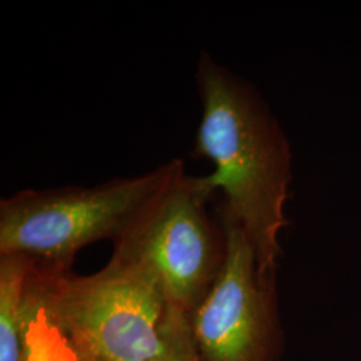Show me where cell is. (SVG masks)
Segmentation results:
<instances>
[{
  "mask_svg": "<svg viewBox=\"0 0 361 361\" xmlns=\"http://www.w3.org/2000/svg\"><path fill=\"white\" fill-rule=\"evenodd\" d=\"M212 195L183 168L114 243L113 255L150 271L169 305L188 314L207 296L226 256L222 222L207 209Z\"/></svg>",
  "mask_w": 361,
  "mask_h": 361,
  "instance_id": "obj_4",
  "label": "cell"
},
{
  "mask_svg": "<svg viewBox=\"0 0 361 361\" xmlns=\"http://www.w3.org/2000/svg\"><path fill=\"white\" fill-rule=\"evenodd\" d=\"M195 80L202 116L194 154L214 165L200 178L210 193L222 190L219 213L245 232L259 279L274 283L292 180L289 145L257 92L207 52L198 58Z\"/></svg>",
  "mask_w": 361,
  "mask_h": 361,
  "instance_id": "obj_1",
  "label": "cell"
},
{
  "mask_svg": "<svg viewBox=\"0 0 361 361\" xmlns=\"http://www.w3.org/2000/svg\"><path fill=\"white\" fill-rule=\"evenodd\" d=\"M27 292L90 361H150L162 347L168 300L154 276L113 255L78 276L32 262Z\"/></svg>",
  "mask_w": 361,
  "mask_h": 361,
  "instance_id": "obj_2",
  "label": "cell"
},
{
  "mask_svg": "<svg viewBox=\"0 0 361 361\" xmlns=\"http://www.w3.org/2000/svg\"><path fill=\"white\" fill-rule=\"evenodd\" d=\"M183 166L180 159L101 185L26 189L0 202V256L20 255L49 271H70L78 252L116 240Z\"/></svg>",
  "mask_w": 361,
  "mask_h": 361,
  "instance_id": "obj_3",
  "label": "cell"
},
{
  "mask_svg": "<svg viewBox=\"0 0 361 361\" xmlns=\"http://www.w3.org/2000/svg\"><path fill=\"white\" fill-rule=\"evenodd\" d=\"M150 361H204L195 347L188 313L168 304L162 322V347Z\"/></svg>",
  "mask_w": 361,
  "mask_h": 361,
  "instance_id": "obj_8",
  "label": "cell"
},
{
  "mask_svg": "<svg viewBox=\"0 0 361 361\" xmlns=\"http://www.w3.org/2000/svg\"><path fill=\"white\" fill-rule=\"evenodd\" d=\"M226 256L207 296L189 313L204 361H273L277 343L274 283L259 279L245 232L219 213Z\"/></svg>",
  "mask_w": 361,
  "mask_h": 361,
  "instance_id": "obj_5",
  "label": "cell"
},
{
  "mask_svg": "<svg viewBox=\"0 0 361 361\" xmlns=\"http://www.w3.org/2000/svg\"><path fill=\"white\" fill-rule=\"evenodd\" d=\"M25 312V361H90L52 323L47 312L30 297L27 288Z\"/></svg>",
  "mask_w": 361,
  "mask_h": 361,
  "instance_id": "obj_7",
  "label": "cell"
},
{
  "mask_svg": "<svg viewBox=\"0 0 361 361\" xmlns=\"http://www.w3.org/2000/svg\"><path fill=\"white\" fill-rule=\"evenodd\" d=\"M31 267L32 261L25 256H0V361H25V300Z\"/></svg>",
  "mask_w": 361,
  "mask_h": 361,
  "instance_id": "obj_6",
  "label": "cell"
}]
</instances>
